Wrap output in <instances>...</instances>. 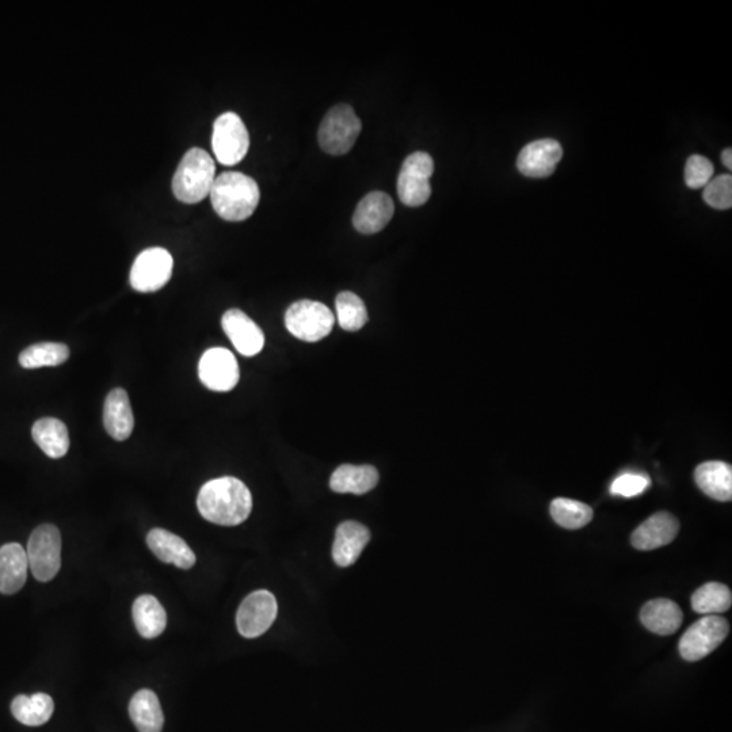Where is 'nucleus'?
Instances as JSON below:
<instances>
[{
    "mask_svg": "<svg viewBox=\"0 0 732 732\" xmlns=\"http://www.w3.org/2000/svg\"><path fill=\"white\" fill-rule=\"evenodd\" d=\"M174 261L171 254L162 247H151L139 254L131 269L132 288L137 292L159 291L170 281Z\"/></svg>",
    "mask_w": 732,
    "mask_h": 732,
    "instance_id": "nucleus-10",
    "label": "nucleus"
},
{
    "mask_svg": "<svg viewBox=\"0 0 732 732\" xmlns=\"http://www.w3.org/2000/svg\"><path fill=\"white\" fill-rule=\"evenodd\" d=\"M715 167L704 156H690L685 167V182L690 189H703L714 177Z\"/></svg>",
    "mask_w": 732,
    "mask_h": 732,
    "instance_id": "nucleus-33",
    "label": "nucleus"
},
{
    "mask_svg": "<svg viewBox=\"0 0 732 732\" xmlns=\"http://www.w3.org/2000/svg\"><path fill=\"white\" fill-rule=\"evenodd\" d=\"M70 358V349L59 342H41L29 346L19 354V365L25 369H38L44 366L64 364Z\"/></svg>",
    "mask_w": 732,
    "mask_h": 732,
    "instance_id": "nucleus-29",
    "label": "nucleus"
},
{
    "mask_svg": "<svg viewBox=\"0 0 732 732\" xmlns=\"http://www.w3.org/2000/svg\"><path fill=\"white\" fill-rule=\"evenodd\" d=\"M650 486V479L643 474H623L610 486V493L617 497L634 498L643 494Z\"/></svg>",
    "mask_w": 732,
    "mask_h": 732,
    "instance_id": "nucleus-34",
    "label": "nucleus"
},
{
    "mask_svg": "<svg viewBox=\"0 0 732 732\" xmlns=\"http://www.w3.org/2000/svg\"><path fill=\"white\" fill-rule=\"evenodd\" d=\"M133 621L137 632L144 639H155L163 634L167 625V613L158 598L144 594L133 604Z\"/></svg>",
    "mask_w": 732,
    "mask_h": 732,
    "instance_id": "nucleus-25",
    "label": "nucleus"
},
{
    "mask_svg": "<svg viewBox=\"0 0 732 732\" xmlns=\"http://www.w3.org/2000/svg\"><path fill=\"white\" fill-rule=\"evenodd\" d=\"M563 156L559 141L541 139L522 148L517 159V169L528 178H547L555 173Z\"/></svg>",
    "mask_w": 732,
    "mask_h": 732,
    "instance_id": "nucleus-13",
    "label": "nucleus"
},
{
    "mask_svg": "<svg viewBox=\"0 0 732 732\" xmlns=\"http://www.w3.org/2000/svg\"><path fill=\"white\" fill-rule=\"evenodd\" d=\"M434 173L432 156L415 152L407 156L398 177V196L407 207H421L432 196L430 178Z\"/></svg>",
    "mask_w": 732,
    "mask_h": 732,
    "instance_id": "nucleus-8",
    "label": "nucleus"
},
{
    "mask_svg": "<svg viewBox=\"0 0 732 732\" xmlns=\"http://www.w3.org/2000/svg\"><path fill=\"white\" fill-rule=\"evenodd\" d=\"M34 442L51 459H61L70 449V436L67 426L60 419L41 418L33 425Z\"/></svg>",
    "mask_w": 732,
    "mask_h": 732,
    "instance_id": "nucleus-26",
    "label": "nucleus"
},
{
    "mask_svg": "<svg viewBox=\"0 0 732 732\" xmlns=\"http://www.w3.org/2000/svg\"><path fill=\"white\" fill-rule=\"evenodd\" d=\"M224 333L242 356H257L265 345L261 327L240 310H230L221 319Z\"/></svg>",
    "mask_w": 732,
    "mask_h": 732,
    "instance_id": "nucleus-14",
    "label": "nucleus"
},
{
    "mask_svg": "<svg viewBox=\"0 0 732 732\" xmlns=\"http://www.w3.org/2000/svg\"><path fill=\"white\" fill-rule=\"evenodd\" d=\"M394 212V201L388 194L383 192L366 194L354 212L353 226L361 234H377L388 226Z\"/></svg>",
    "mask_w": 732,
    "mask_h": 732,
    "instance_id": "nucleus-15",
    "label": "nucleus"
},
{
    "mask_svg": "<svg viewBox=\"0 0 732 732\" xmlns=\"http://www.w3.org/2000/svg\"><path fill=\"white\" fill-rule=\"evenodd\" d=\"M337 307L338 323L343 330L354 331L361 330L368 322V311L364 301L353 292H341L335 300Z\"/></svg>",
    "mask_w": 732,
    "mask_h": 732,
    "instance_id": "nucleus-31",
    "label": "nucleus"
},
{
    "mask_svg": "<svg viewBox=\"0 0 732 732\" xmlns=\"http://www.w3.org/2000/svg\"><path fill=\"white\" fill-rule=\"evenodd\" d=\"M276 597L268 590H258L244 598L236 613V627L243 638L255 639L269 631L277 619Z\"/></svg>",
    "mask_w": 732,
    "mask_h": 732,
    "instance_id": "nucleus-11",
    "label": "nucleus"
},
{
    "mask_svg": "<svg viewBox=\"0 0 732 732\" xmlns=\"http://www.w3.org/2000/svg\"><path fill=\"white\" fill-rule=\"evenodd\" d=\"M732 151L731 148H727V150L723 151L722 154V160L723 165L727 167L728 170L732 169Z\"/></svg>",
    "mask_w": 732,
    "mask_h": 732,
    "instance_id": "nucleus-35",
    "label": "nucleus"
},
{
    "mask_svg": "<svg viewBox=\"0 0 732 732\" xmlns=\"http://www.w3.org/2000/svg\"><path fill=\"white\" fill-rule=\"evenodd\" d=\"M29 562L26 549L18 543L0 548V593H18L28 579Z\"/></svg>",
    "mask_w": 732,
    "mask_h": 732,
    "instance_id": "nucleus-19",
    "label": "nucleus"
},
{
    "mask_svg": "<svg viewBox=\"0 0 732 732\" xmlns=\"http://www.w3.org/2000/svg\"><path fill=\"white\" fill-rule=\"evenodd\" d=\"M730 625L724 617L718 615L701 617L690 625L680 640L681 657L688 662H697L714 653L716 648L726 640Z\"/></svg>",
    "mask_w": 732,
    "mask_h": 732,
    "instance_id": "nucleus-9",
    "label": "nucleus"
},
{
    "mask_svg": "<svg viewBox=\"0 0 732 732\" xmlns=\"http://www.w3.org/2000/svg\"><path fill=\"white\" fill-rule=\"evenodd\" d=\"M371 540V532L356 521H345L338 526L333 545V559L339 567L356 563Z\"/></svg>",
    "mask_w": 732,
    "mask_h": 732,
    "instance_id": "nucleus-18",
    "label": "nucleus"
},
{
    "mask_svg": "<svg viewBox=\"0 0 732 732\" xmlns=\"http://www.w3.org/2000/svg\"><path fill=\"white\" fill-rule=\"evenodd\" d=\"M334 323L333 312L319 301H296L285 314L289 333L304 342L322 341L333 331Z\"/></svg>",
    "mask_w": 732,
    "mask_h": 732,
    "instance_id": "nucleus-5",
    "label": "nucleus"
},
{
    "mask_svg": "<svg viewBox=\"0 0 732 732\" xmlns=\"http://www.w3.org/2000/svg\"><path fill=\"white\" fill-rule=\"evenodd\" d=\"M215 179V160L207 151L192 148L183 156L175 171L174 196L185 204H198L211 194Z\"/></svg>",
    "mask_w": 732,
    "mask_h": 732,
    "instance_id": "nucleus-3",
    "label": "nucleus"
},
{
    "mask_svg": "<svg viewBox=\"0 0 732 732\" xmlns=\"http://www.w3.org/2000/svg\"><path fill=\"white\" fill-rule=\"evenodd\" d=\"M209 197L221 219L236 223L253 216L261 200V190L249 175L227 171L215 179Z\"/></svg>",
    "mask_w": 732,
    "mask_h": 732,
    "instance_id": "nucleus-2",
    "label": "nucleus"
},
{
    "mask_svg": "<svg viewBox=\"0 0 732 732\" xmlns=\"http://www.w3.org/2000/svg\"><path fill=\"white\" fill-rule=\"evenodd\" d=\"M28 562L38 582H49L61 567V535L59 528L44 524L34 529L28 543Z\"/></svg>",
    "mask_w": 732,
    "mask_h": 732,
    "instance_id": "nucleus-6",
    "label": "nucleus"
},
{
    "mask_svg": "<svg viewBox=\"0 0 732 732\" xmlns=\"http://www.w3.org/2000/svg\"><path fill=\"white\" fill-rule=\"evenodd\" d=\"M640 620L648 631L654 634L673 635L680 629L684 615L680 606L666 598H659L644 604L640 612Z\"/></svg>",
    "mask_w": 732,
    "mask_h": 732,
    "instance_id": "nucleus-23",
    "label": "nucleus"
},
{
    "mask_svg": "<svg viewBox=\"0 0 732 732\" xmlns=\"http://www.w3.org/2000/svg\"><path fill=\"white\" fill-rule=\"evenodd\" d=\"M379 483V472L372 465L343 464L331 475V490L338 494L364 495Z\"/></svg>",
    "mask_w": 732,
    "mask_h": 732,
    "instance_id": "nucleus-21",
    "label": "nucleus"
},
{
    "mask_svg": "<svg viewBox=\"0 0 732 732\" xmlns=\"http://www.w3.org/2000/svg\"><path fill=\"white\" fill-rule=\"evenodd\" d=\"M198 512L205 520L221 526L243 524L253 510V497L242 480L224 476L209 480L197 498Z\"/></svg>",
    "mask_w": 732,
    "mask_h": 732,
    "instance_id": "nucleus-1",
    "label": "nucleus"
},
{
    "mask_svg": "<svg viewBox=\"0 0 732 732\" xmlns=\"http://www.w3.org/2000/svg\"><path fill=\"white\" fill-rule=\"evenodd\" d=\"M55 703L49 695L36 693L33 696L19 695L11 703V712L19 723L29 727L43 726L51 720Z\"/></svg>",
    "mask_w": 732,
    "mask_h": 732,
    "instance_id": "nucleus-27",
    "label": "nucleus"
},
{
    "mask_svg": "<svg viewBox=\"0 0 732 732\" xmlns=\"http://www.w3.org/2000/svg\"><path fill=\"white\" fill-rule=\"evenodd\" d=\"M731 604V590L723 583H705L692 596L693 610L704 616H714L727 612L731 608Z\"/></svg>",
    "mask_w": 732,
    "mask_h": 732,
    "instance_id": "nucleus-28",
    "label": "nucleus"
},
{
    "mask_svg": "<svg viewBox=\"0 0 732 732\" xmlns=\"http://www.w3.org/2000/svg\"><path fill=\"white\" fill-rule=\"evenodd\" d=\"M147 545L152 554L163 563L175 564L182 570H190L196 564V555L181 537L166 529H152L147 536Z\"/></svg>",
    "mask_w": 732,
    "mask_h": 732,
    "instance_id": "nucleus-17",
    "label": "nucleus"
},
{
    "mask_svg": "<svg viewBox=\"0 0 732 732\" xmlns=\"http://www.w3.org/2000/svg\"><path fill=\"white\" fill-rule=\"evenodd\" d=\"M212 148L216 159L224 166H235L246 158L250 148V135L242 118L227 112L216 118L213 124Z\"/></svg>",
    "mask_w": 732,
    "mask_h": 732,
    "instance_id": "nucleus-7",
    "label": "nucleus"
},
{
    "mask_svg": "<svg viewBox=\"0 0 732 732\" xmlns=\"http://www.w3.org/2000/svg\"><path fill=\"white\" fill-rule=\"evenodd\" d=\"M129 716L139 732H162L165 715L158 696L150 689H141L129 703Z\"/></svg>",
    "mask_w": 732,
    "mask_h": 732,
    "instance_id": "nucleus-24",
    "label": "nucleus"
},
{
    "mask_svg": "<svg viewBox=\"0 0 732 732\" xmlns=\"http://www.w3.org/2000/svg\"><path fill=\"white\" fill-rule=\"evenodd\" d=\"M705 202L709 207L726 211L732 207V178L731 175H720L712 178L704 188Z\"/></svg>",
    "mask_w": 732,
    "mask_h": 732,
    "instance_id": "nucleus-32",
    "label": "nucleus"
},
{
    "mask_svg": "<svg viewBox=\"0 0 732 732\" xmlns=\"http://www.w3.org/2000/svg\"><path fill=\"white\" fill-rule=\"evenodd\" d=\"M551 516L562 528L581 529L593 520V509L586 503L568 498H556L551 503Z\"/></svg>",
    "mask_w": 732,
    "mask_h": 732,
    "instance_id": "nucleus-30",
    "label": "nucleus"
},
{
    "mask_svg": "<svg viewBox=\"0 0 732 732\" xmlns=\"http://www.w3.org/2000/svg\"><path fill=\"white\" fill-rule=\"evenodd\" d=\"M697 486L709 498L720 502L732 499V468L723 461H707L695 471Z\"/></svg>",
    "mask_w": 732,
    "mask_h": 732,
    "instance_id": "nucleus-22",
    "label": "nucleus"
},
{
    "mask_svg": "<svg viewBox=\"0 0 732 732\" xmlns=\"http://www.w3.org/2000/svg\"><path fill=\"white\" fill-rule=\"evenodd\" d=\"M198 376L208 390L228 392L239 383V365L234 354L224 348H213L202 354Z\"/></svg>",
    "mask_w": 732,
    "mask_h": 732,
    "instance_id": "nucleus-12",
    "label": "nucleus"
},
{
    "mask_svg": "<svg viewBox=\"0 0 732 732\" xmlns=\"http://www.w3.org/2000/svg\"><path fill=\"white\" fill-rule=\"evenodd\" d=\"M104 425L106 432L116 441H125L131 437L135 417L128 392L122 388L110 391L105 400Z\"/></svg>",
    "mask_w": 732,
    "mask_h": 732,
    "instance_id": "nucleus-20",
    "label": "nucleus"
},
{
    "mask_svg": "<svg viewBox=\"0 0 732 732\" xmlns=\"http://www.w3.org/2000/svg\"><path fill=\"white\" fill-rule=\"evenodd\" d=\"M678 532L680 522L677 518L673 514L661 512L648 518L632 533L631 543L639 551H653L673 543Z\"/></svg>",
    "mask_w": 732,
    "mask_h": 732,
    "instance_id": "nucleus-16",
    "label": "nucleus"
},
{
    "mask_svg": "<svg viewBox=\"0 0 732 732\" xmlns=\"http://www.w3.org/2000/svg\"><path fill=\"white\" fill-rule=\"evenodd\" d=\"M362 124L352 106H334L319 127L320 147L327 154L341 156L348 154L360 136Z\"/></svg>",
    "mask_w": 732,
    "mask_h": 732,
    "instance_id": "nucleus-4",
    "label": "nucleus"
}]
</instances>
